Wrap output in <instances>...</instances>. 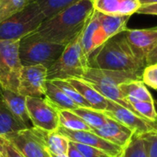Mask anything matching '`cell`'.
<instances>
[{
	"label": "cell",
	"mask_w": 157,
	"mask_h": 157,
	"mask_svg": "<svg viewBox=\"0 0 157 157\" xmlns=\"http://www.w3.org/2000/svg\"><path fill=\"white\" fill-rule=\"evenodd\" d=\"M93 11L92 0H81L45 19L31 34L40 40L66 46L82 32Z\"/></svg>",
	"instance_id": "cell-1"
},
{
	"label": "cell",
	"mask_w": 157,
	"mask_h": 157,
	"mask_svg": "<svg viewBox=\"0 0 157 157\" xmlns=\"http://www.w3.org/2000/svg\"><path fill=\"white\" fill-rule=\"evenodd\" d=\"M88 64L114 71H142L146 66L134 55L124 32L107 40L88 57Z\"/></svg>",
	"instance_id": "cell-2"
},
{
	"label": "cell",
	"mask_w": 157,
	"mask_h": 157,
	"mask_svg": "<svg viewBox=\"0 0 157 157\" xmlns=\"http://www.w3.org/2000/svg\"><path fill=\"white\" fill-rule=\"evenodd\" d=\"M142 74L143 70L114 71L88 67L82 79L88 82L105 98L116 102L138 115L131 103L121 94L119 86L128 81L142 80Z\"/></svg>",
	"instance_id": "cell-3"
},
{
	"label": "cell",
	"mask_w": 157,
	"mask_h": 157,
	"mask_svg": "<svg viewBox=\"0 0 157 157\" xmlns=\"http://www.w3.org/2000/svg\"><path fill=\"white\" fill-rule=\"evenodd\" d=\"M89 67L88 59L81 45V33L65 46L62 55L48 68L47 80L82 78Z\"/></svg>",
	"instance_id": "cell-4"
},
{
	"label": "cell",
	"mask_w": 157,
	"mask_h": 157,
	"mask_svg": "<svg viewBox=\"0 0 157 157\" xmlns=\"http://www.w3.org/2000/svg\"><path fill=\"white\" fill-rule=\"evenodd\" d=\"M46 19L37 1L0 23V40H20L36 31Z\"/></svg>",
	"instance_id": "cell-5"
},
{
	"label": "cell",
	"mask_w": 157,
	"mask_h": 157,
	"mask_svg": "<svg viewBox=\"0 0 157 157\" xmlns=\"http://www.w3.org/2000/svg\"><path fill=\"white\" fill-rule=\"evenodd\" d=\"M64 49V45L52 43L29 34L19 40V59L22 66L43 65L48 69Z\"/></svg>",
	"instance_id": "cell-6"
},
{
	"label": "cell",
	"mask_w": 157,
	"mask_h": 157,
	"mask_svg": "<svg viewBox=\"0 0 157 157\" xmlns=\"http://www.w3.org/2000/svg\"><path fill=\"white\" fill-rule=\"evenodd\" d=\"M19 40H0V86L3 90L18 93L22 64L19 59Z\"/></svg>",
	"instance_id": "cell-7"
},
{
	"label": "cell",
	"mask_w": 157,
	"mask_h": 157,
	"mask_svg": "<svg viewBox=\"0 0 157 157\" xmlns=\"http://www.w3.org/2000/svg\"><path fill=\"white\" fill-rule=\"evenodd\" d=\"M26 106L32 127L48 132L58 131V109L45 97H26Z\"/></svg>",
	"instance_id": "cell-8"
},
{
	"label": "cell",
	"mask_w": 157,
	"mask_h": 157,
	"mask_svg": "<svg viewBox=\"0 0 157 157\" xmlns=\"http://www.w3.org/2000/svg\"><path fill=\"white\" fill-rule=\"evenodd\" d=\"M104 112L110 119L131 129L135 136H142L156 130V123L138 116L132 110L111 100L108 99V108Z\"/></svg>",
	"instance_id": "cell-9"
},
{
	"label": "cell",
	"mask_w": 157,
	"mask_h": 157,
	"mask_svg": "<svg viewBox=\"0 0 157 157\" xmlns=\"http://www.w3.org/2000/svg\"><path fill=\"white\" fill-rule=\"evenodd\" d=\"M48 69L43 65L23 66L18 84V94L24 97L42 98L46 94Z\"/></svg>",
	"instance_id": "cell-10"
},
{
	"label": "cell",
	"mask_w": 157,
	"mask_h": 157,
	"mask_svg": "<svg viewBox=\"0 0 157 157\" xmlns=\"http://www.w3.org/2000/svg\"><path fill=\"white\" fill-rule=\"evenodd\" d=\"M124 35L134 55L146 65L147 56L157 45V27L152 29L127 28Z\"/></svg>",
	"instance_id": "cell-11"
},
{
	"label": "cell",
	"mask_w": 157,
	"mask_h": 157,
	"mask_svg": "<svg viewBox=\"0 0 157 157\" xmlns=\"http://www.w3.org/2000/svg\"><path fill=\"white\" fill-rule=\"evenodd\" d=\"M58 132L64 135L69 141L98 148L110 157H121L123 149L101 138L92 131H71L59 127Z\"/></svg>",
	"instance_id": "cell-12"
},
{
	"label": "cell",
	"mask_w": 157,
	"mask_h": 157,
	"mask_svg": "<svg viewBox=\"0 0 157 157\" xmlns=\"http://www.w3.org/2000/svg\"><path fill=\"white\" fill-rule=\"evenodd\" d=\"M3 136L12 142L25 157H52L51 153L31 128Z\"/></svg>",
	"instance_id": "cell-13"
},
{
	"label": "cell",
	"mask_w": 157,
	"mask_h": 157,
	"mask_svg": "<svg viewBox=\"0 0 157 157\" xmlns=\"http://www.w3.org/2000/svg\"><path fill=\"white\" fill-rule=\"evenodd\" d=\"M107 40L100 27L99 13L94 9L81 32V45L87 59Z\"/></svg>",
	"instance_id": "cell-14"
},
{
	"label": "cell",
	"mask_w": 157,
	"mask_h": 157,
	"mask_svg": "<svg viewBox=\"0 0 157 157\" xmlns=\"http://www.w3.org/2000/svg\"><path fill=\"white\" fill-rule=\"evenodd\" d=\"M92 132L106 141L121 147L122 149H124L135 136L134 132L131 129L110 118L106 124L98 129L93 130Z\"/></svg>",
	"instance_id": "cell-15"
},
{
	"label": "cell",
	"mask_w": 157,
	"mask_h": 157,
	"mask_svg": "<svg viewBox=\"0 0 157 157\" xmlns=\"http://www.w3.org/2000/svg\"><path fill=\"white\" fill-rule=\"evenodd\" d=\"M94 9L113 16H132L141 7L139 0H92Z\"/></svg>",
	"instance_id": "cell-16"
},
{
	"label": "cell",
	"mask_w": 157,
	"mask_h": 157,
	"mask_svg": "<svg viewBox=\"0 0 157 157\" xmlns=\"http://www.w3.org/2000/svg\"><path fill=\"white\" fill-rule=\"evenodd\" d=\"M32 132L41 140L48 151L52 155H66L70 141L58 131L48 132L41 129L31 127Z\"/></svg>",
	"instance_id": "cell-17"
},
{
	"label": "cell",
	"mask_w": 157,
	"mask_h": 157,
	"mask_svg": "<svg viewBox=\"0 0 157 157\" xmlns=\"http://www.w3.org/2000/svg\"><path fill=\"white\" fill-rule=\"evenodd\" d=\"M90 104L91 108L97 110L105 111L108 108V99L98 92L88 82L82 78H71L67 80Z\"/></svg>",
	"instance_id": "cell-18"
},
{
	"label": "cell",
	"mask_w": 157,
	"mask_h": 157,
	"mask_svg": "<svg viewBox=\"0 0 157 157\" xmlns=\"http://www.w3.org/2000/svg\"><path fill=\"white\" fill-rule=\"evenodd\" d=\"M2 99L5 101L11 113L18 121L24 123L28 128H31L29 126L30 120L26 106V97L9 90H3Z\"/></svg>",
	"instance_id": "cell-19"
},
{
	"label": "cell",
	"mask_w": 157,
	"mask_h": 157,
	"mask_svg": "<svg viewBox=\"0 0 157 157\" xmlns=\"http://www.w3.org/2000/svg\"><path fill=\"white\" fill-rule=\"evenodd\" d=\"M99 13V12H98ZM131 17L129 16H113L99 13L100 27L107 37L110 39L127 29V23Z\"/></svg>",
	"instance_id": "cell-20"
},
{
	"label": "cell",
	"mask_w": 157,
	"mask_h": 157,
	"mask_svg": "<svg viewBox=\"0 0 157 157\" xmlns=\"http://www.w3.org/2000/svg\"><path fill=\"white\" fill-rule=\"evenodd\" d=\"M121 94L127 100L152 101L155 102L152 94L142 80H132L125 82L119 86Z\"/></svg>",
	"instance_id": "cell-21"
},
{
	"label": "cell",
	"mask_w": 157,
	"mask_h": 157,
	"mask_svg": "<svg viewBox=\"0 0 157 157\" xmlns=\"http://www.w3.org/2000/svg\"><path fill=\"white\" fill-rule=\"evenodd\" d=\"M45 98L57 109L74 110L76 108H78L60 87H58L50 80H47V83H46Z\"/></svg>",
	"instance_id": "cell-22"
},
{
	"label": "cell",
	"mask_w": 157,
	"mask_h": 157,
	"mask_svg": "<svg viewBox=\"0 0 157 157\" xmlns=\"http://www.w3.org/2000/svg\"><path fill=\"white\" fill-rule=\"evenodd\" d=\"M29 129L18 121L9 110L3 99H0V135H7L12 132Z\"/></svg>",
	"instance_id": "cell-23"
},
{
	"label": "cell",
	"mask_w": 157,
	"mask_h": 157,
	"mask_svg": "<svg viewBox=\"0 0 157 157\" xmlns=\"http://www.w3.org/2000/svg\"><path fill=\"white\" fill-rule=\"evenodd\" d=\"M73 111L78 115L92 129V131L102 127L109 120V117L107 116L104 111L91 108H76Z\"/></svg>",
	"instance_id": "cell-24"
},
{
	"label": "cell",
	"mask_w": 157,
	"mask_h": 157,
	"mask_svg": "<svg viewBox=\"0 0 157 157\" xmlns=\"http://www.w3.org/2000/svg\"><path fill=\"white\" fill-rule=\"evenodd\" d=\"M59 127L71 131H92V129L73 110L58 109Z\"/></svg>",
	"instance_id": "cell-25"
},
{
	"label": "cell",
	"mask_w": 157,
	"mask_h": 157,
	"mask_svg": "<svg viewBox=\"0 0 157 157\" xmlns=\"http://www.w3.org/2000/svg\"><path fill=\"white\" fill-rule=\"evenodd\" d=\"M81 0H37L46 19Z\"/></svg>",
	"instance_id": "cell-26"
},
{
	"label": "cell",
	"mask_w": 157,
	"mask_h": 157,
	"mask_svg": "<svg viewBox=\"0 0 157 157\" xmlns=\"http://www.w3.org/2000/svg\"><path fill=\"white\" fill-rule=\"evenodd\" d=\"M52 82L58 87H60L78 108H91L90 104L67 80H52Z\"/></svg>",
	"instance_id": "cell-27"
},
{
	"label": "cell",
	"mask_w": 157,
	"mask_h": 157,
	"mask_svg": "<svg viewBox=\"0 0 157 157\" xmlns=\"http://www.w3.org/2000/svg\"><path fill=\"white\" fill-rule=\"evenodd\" d=\"M29 4V0H0V23L21 11Z\"/></svg>",
	"instance_id": "cell-28"
},
{
	"label": "cell",
	"mask_w": 157,
	"mask_h": 157,
	"mask_svg": "<svg viewBox=\"0 0 157 157\" xmlns=\"http://www.w3.org/2000/svg\"><path fill=\"white\" fill-rule=\"evenodd\" d=\"M121 157H148L147 145L143 136H134L123 149Z\"/></svg>",
	"instance_id": "cell-29"
},
{
	"label": "cell",
	"mask_w": 157,
	"mask_h": 157,
	"mask_svg": "<svg viewBox=\"0 0 157 157\" xmlns=\"http://www.w3.org/2000/svg\"><path fill=\"white\" fill-rule=\"evenodd\" d=\"M133 107L138 115L153 123L157 122V111L155 102L152 101H137V100H128Z\"/></svg>",
	"instance_id": "cell-30"
},
{
	"label": "cell",
	"mask_w": 157,
	"mask_h": 157,
	"mask_svg": "<svg viewBox=\"0 0 157 157\" xmlns=\"http://www.w3.org/2000/svg\"><path fill=\"white\" fill-rule=\"evenodd\" d=\"M142 81L145 86L157 90V63L148 64L144 68Z\"/></svg>",
	"instance_id": "cell-31"
},
{
	"label": "cell",
	"mask_w": 157,
	"mask_h": 157,
	"mask_svg": "<svg viewBox=\"0 0 157 157\" xmlns=\"http://www.w3.org/2000/svg\"><path fill=\"white\" fill-rule=\"evenodd\" d=\"M0 152L4 157H25L12 142L3 135H0Z\"/></svg>",
	"instance_id": "cell-32"
},
{
	"label": "cell",
	"mask_w": 157,
	"mask_h": 157,
	"mask_svg": "<svg viewBox=\"0 0 157 157\" xmlns=\"http://www.w3.org/2000/svg\"><path fill=\"white\" fill-rule=\"evenodd\" d=\"M72 144L84 155V157H110L106 153H104L103 151H101L98 148H95V147H92L89 145H86L83 144H79V143H75V142H72Z\"/></svg>",
	"instance_id": "cell-33"
},
{
	"label": "cell",
	"mask_w": 157,
	"mask_h": 157,
	"mask_svg": "<svg viewBox=\"0 0 157 157\" xmlns=\"http://www.w3.org/2000/svg\"><path fill=\"white\" fill-rule=\"evenodd\" d=\"M147 145L148 157H157V133L153 132L142 135Z\"/></svg>",
	"instance_id": "cell-34"
},
{
	"label": "cell",
	"mask_w": 157,
	"mask_h": 157,
	"mask_svg": "<svg viewBox=\"0 0 157 157\" xmlns=\"http://www.w3.org/2000/svg\"><path fill=\"white\" fill-rule=\"evenodd\" d=\"M137 13L138 14H144V15L157 16V3L151 4V5H146V6H142L138 9Z\"/></svg>",
	"instance_id": "cell-35"
},
{
	"label": "cell",
	"mask_w": 157,
	"mask_h": 157,
	"mask_svg": "<svg viewBox=\"0 0 157 157\" xmlns=\"http://www.w3.org/2000/svg\"><path fill=\"white\" fill-rule=\"evenodd\" d=\"M66 155L68 157H84V155L72 144V142L69 143V147H68V151H67Z\"/></svg>",
	"instance_id": "cell-36"
},
{
	"label": "cell",
	"mask_w": 157,
	"mask_h": 157,
	"mask_svg": "<svg viewBox=\"0 0 157 157\" xmlns=\"http://www.w3.org/2000/svg\"><path fill=\"white\" fill-rule=\"evenodd\" d=\"M157 63V45L156 47L149 53L146 59V65L148 64H154Z\"/></svg>",
	"instance_id": "cell-37"
},
{
	"label": "cell",
	"mask_w": 157,
	"mask_h": 157,
	"mask_svg": "<svg viewBox=\"0 0 157 157\" xmlns=\"http://www.w3.org/2000/svg\"><path fill=\"white\" fill-rule=\"evenodd\" d=\"M141 6H146V5H151V4H155L157 3V0H139Z\"/></svg>",
	"instance_id": "cell-38"
},
{
	"label": "cell",
	"mask_w": 157,
	"mask_h": 157,
	"mask_svg": "<svg viewBox=\"0 0 157 157\" xmlns=\"http://www.w3.org/2000/svg\"><path fill=\"white\" fill-rule=\"evenodd\" d=\"M52 155V154H51ZM52 157H68L67 155H52Z\"/></svg>",
	"instance_id": "cell-39"
},
{
	"label": "cell",
	"mask_w": 157,
	"mask_h": 157,
	"mask_svg": "<svg viewBox=\"0 0 157 157\" xmlns=\"http://www.w3.org/2000/svg\"><path fill=\"white\" fill-rule=\"evenodd\" d=\"M2 94H3V88L0 86V99H2Z\"/></svg>",
	"instance_id": "cell-40"
},
{
	"label": "cell",
	"mask_w": 157,
	"mask_h": 157,
	"mask_svg": "<svg viewBox=\"0 0 157 157\" xmlns=\"http://www.w3.org/2000/svg\"><path fill=\"white\" fill-rule=\"evenodd\" d=\"M29 3H31V2H35V1H37V0H29Z\"/></svg>",
	"instance_id": "cell-41"
},
{
	"label": "cell",
	"mask_w": 157,
	"mask_h": 157,
	"mask_svg": "<svg viewBox=\"0 0 157 157\" xmlns=\"http://www.w3.org/2000/svg\"><path fill=\"white\" fill-rule=\"evenodd\" d=\"M0 157H4V156H3V155H2V153H1V152H0Z\"/></svg>",
	"instance_id": "cell-42"
},
{
	"label": "cell",
	"mask_w": 157,
	"mask_h": 157,
	"mask_svg": "<svg viewBox=\"0 0 157 157\" xmlns=\"http://www.w3.org/2000/svg\"><path fill=\"white\" fill-rule=\"evenodd\" d=\"M155 132H156V133H157V122H156V130L155 131Z\"/></svg>",
	"instance_id": "cell-43"
},
{
	"label": "cell",
	"mask_w": 157,
	"mask_h": 157,
	"mask_svg": "<svg viewBox=\"0 0 157 157\" xmlns=\"http://www.w3.org/2000/svg\"><path fill=\"white\" fill-rule=\"evenodd\" d=\"M156 104H157V103H156Z\"/></svg>",
	"instance_id": "cell-44"
}]
</instances>
